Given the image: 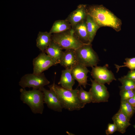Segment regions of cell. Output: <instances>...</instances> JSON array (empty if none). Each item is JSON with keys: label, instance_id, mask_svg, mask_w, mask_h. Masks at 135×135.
Instances as JSON below:
<instances>
[{"label": "cell", "instance_id": "6da1fadb", "mask_svg": "<svg viewBox=\"0 0 135 135\" xmlns=\"http://www.w3.org/2000/svg\"><path fill=\"white\" fill-rule=\"evenodd\" d=\"M88 14L100 27L108 26L116 32L121 29V20L102 5H94L87 6Z\"/></svg>", "mask_w": 135, "mask_h": 135}, {"label": "cell", "instance_id": "7a4b0ae2", "mask_svg": "<svg viewBox=\"0 0 135 135\" xmlns=\"http://www.w3.org/2000/svg\"><path fill=\"white\" fill-rule=\"evenodd\" d=\"M48 86L56 93L63 108L72 111L79 110L84 107L85 105L81 102L78 97L79 90L66 89L57 85L54 82Z\"/></svg>", "mask_w": 135, "mask_h": 135}, {"label": "cell", "instance_id": "3957f363", "mask_svg": "<svg viewBox=\"0 0 135 135\" xmlns=\"http://www.w3.org/2000/svg\"><path fill=\"white\" fill-rule=\"evenodd\" d=\"M20 98L23 102L28 105L32 112L42 114L44 108V94L39 89L26 90L22 88L20 89Z\"/></svg>", "mask_w": 135, "mask_h": 135}, {"label": "cell", "instance_id": "277c9868", "mask_svg": "<svg viewBox=\"0 0 135 135\" xmlns=\"http://www.w3.org/2000/svg\"><path fill=\"white\" fill-rule=\"evenodd\" d=\"M52 40L63 50H76L85 44L77 38L72 28L61 32L52 34Z\"/></svg>", "mask_w": 135, "mask_h": 135}, {"label": "cell", "instance_id": "5b68a950", "mask_svg": "<svg viewBox=\"0 0 135 135\" xmlns=\"http://www.w3.org/2000/svg\"><path fill=\"white\" fill-rule=\"evenodd\" d=\"M78 64L91 68L97 66L100 60L91 44H85L75 50Z\"/></svg>", "mask_w": 135, "mask_h": 135}, {"label": "cell", "instance_id": "8992f818", "mask_svg": "<svg viewBox=\"0 0 135 135\" xmlns=\"http://www.w3.org/2000/svg\"><path fill=\"white\" fill-rule=\"evenodd\" d=\"M50 82L43 72L39 74H28L21 78L19 84L22 88H32L33 89L40 90L50 83Z\"/></svg>", "mask_w": 135, "mask_h": 135}, {"label": "cell", "instance_id": "52a82bcc", "mask_svg": "<svg viewBox=\"0 0 135 135\" xmlns=\"http://www.w3.org/2000/svg\"><path fill=\"white\" fill-rule=\"evenodd\" d=\"M108 65L102 66H97L92 67L91 75L94 80L98 83L109 85L114 80H116L114 74L108 69Z\"/></svg>", "mask_w": 135, "mask_h": 135}, {"label": "cell", "instance_id": "ba28073f", "mask_svg": "<svg viewBox=\"0 0 135 135\" xmlns=\"http://www.w3.org/2000/svg\"><path fill=\"white\" fill-rule=\"evenodd\" d=\"M91 88L89 91L90 93L92 102L99 103L107 102L110 97V94L107 87L104 84H100L90 78Z\"/></svg>", "mask_w": 135, "mask_h": 135}, {"label": "cell", "instance_id": "9c48e42d", "mask_svg": "<svg viewBox=\"0 0 135 135\" xmlns=\"http://www.w3.org/2000/svg\"><path fill=\"white\" fill-rule=\"evenodd\" d=\"M55 61L44 52H42L33 60V73L39 74L56 64Z\"/></svg>", "mask_w": 135, "mask_h": 135}, {"label": "cell", "instance_id": "30bf717a", "mask_svg": "<svg viewBox=\"0 0 135 135\" xmlns=\"http://www.w3.org/2000/svg\"><path fill=\"white\" fill-rule=\"evenodd\" d=\"M47 90L43 87L40 90L44 93V103L50 109L58 112H62L63 108L57 94L52 89Z\"/></svg>", "mask_w": 135, "mask_h": 135}, {"label": "cell", "instance_id": "8fae6325", "mask_svg": "<svg viewBox=\"0 0 135 135\" xmlns=\"http://www.w3.org/2000/svg\"><path fill=\"white\" fill-rule=\"evenodd\" d=\"M87 6L86 4L79 5L66 18V19L70 23L72 27L86 20L88 14Z\"/></svg>", "mask_w": 135, "mask_h": 135}, {"label": "cell", "instance_id": "7c38bea8", "mask_svg": "<svg viewBox=\"0 0 135 135\" xmlns=\"http://www.w3.org/2000/svg\"><path fill=\"white\" fill-rule=\"evenodd\" d=\"M90 72L87 67L79 64L72 69V76L75 80L78 82V86H82L85 88L88 84V74Z\"/></svg>", "mask_w": 135, "mask_h": 135}, {"label": "cell", "instance_id": "4fadbf2b", "mask_svg": "<svg viewBox=\"0 0 135 135\" xmlns=\"http://www.w3.org/2000/svg\"><path fill=\"white\" fill-rule=\"evenodd\" d=\"M78 63L75 50L69 49L63 52L60 64L65 69H72Z\"/></svg>", "mask_w": 135, "mask_h": 135}, {"label": "cell", "instance_id": "5bb4252c", "mask_svg": "<svg viewBox=\"0 0 135 135\" xmlns=\"http://www.w3.org/2000/svg\"><path fill=\"white\" fill-rule=\"evenodd\" d=\"M112 119L116 126L117 131L122 134L131 125L127 117L120 110L113 116Z\"/></svg>", "mask_w": 135, "mask_h": 135}, {"label": "cell", "instance_id": "9a60e30c", "mask_svg": "<svg viewBox=\"0 0 135 135\" xmlns=\"http://www.w3.org/2000/svg\"><path fill=\"white\" fill-rule=\"evenodd\" d=\"M72 28L76 35L82 42L91 44L90 42L86 20L72 26Z\"/></svg>", "mask_w": 135, "mask_h": 135}, {"label": "cell", "instance_id": "2e32d148", "mask_svg": "<svg viewBox=\"0 0 135 135\" xmlns=\"http://www.w3.org/2000/svg\"><path fill=\"white\" fill-rule=\"evenodd\" d=\"M75 79L72 73V69H65L62 71L60 78L58 84L62 88L68 90L72 89L75 84Z\"/></svg>", "mask_w": 135, "mask_h": 135}, {"label": "cell", "instance_id": "e0dca14e", "mask_svg": "<svg viewBox=\"0 0 135 135\" xmlns=\"http://www.w3.org/2000/svg\"><path fill=\"white\" fill-rule=\"evenodd\" d=\"M62 50L59 45L52 40L49 46L44 52L57 64L60 63L64 52Z\"/></svg>", "mask_w": 135, "mask_h": 135}, {"label": "cell", "instance_id": "ac0fdd59", "mask_svg": "<svg viewBox=\"0 0 135 135\" xmlns=\"http://www.w3.org/2000/svg\"><path fill=\"white\" fill-rule=\"evenodd\" d=\"M52 34L47 32H39L36 40L37 47L42 52L48 48L52 41Z\"/></svg>", "mask_w": 135, "mask_h": 135}, {"label": "cell", "instance_id": "d6986e66", "mask_svg": "<svg viewBox=\"0 0 135 135\" xmlns=\"http://www.w3.org/2000/svg\"><path fill=\"white\" fill-rule=\"evenodd\" d=\"M86 21L90 42L92 44L97 31L100 27L92 17L88 14Z\"/></svg>", "mask_w": 135, "mask_h": 135}, {"label": "cell", "instance_id": "ffe728a7", "mask_svg": "<svg viewBox=\"0 0 135 135\" xmlns=\"http://www.w3.org/2000/svg\"><path fill=\"white\" fill-rule=\"evenodd\" d=\"M72 28L71 24L66 19L58 20L54 22L49 32L52 34L64 32Z\"/></svg>", "mask_w": 135, "mask_h": 135}, {"label": "cell", "instance_id": "44dd1931", "mask_svg": "<svg viewBox=\"0 0 135 135\" xmlns=\"http://www.w3.org/2000/svg\"><path fill=\"white\" fill-rule=\"evenodd\" d=\"M119 110L126 116L129 121L135 112V108L127 101H121Z\"/></svg>", "mask_w": 135, "mask_h": 135}, {"label": "cell", "instance_id": "7402d4cb", "mask_svg": "<svg viewBox=\"0 0 135 135\" xmlns=\"http://www.w3.org/2000/svg\"><path fill=\"white\" fill-rule=\"evenodd\" d=\"M118 80L122 84L119 87L120 90H135V80L123 77L119 78Z\"/></svg>", "mask_w": 135, "mask_h": 135}, {"label": "cell", "instance_id": "603a6c76", "mask_svg": "<svg viewBox=\"0 0 135 135\" xmlns=\"http://www.w3.org/2000/svg\"><path fill=\"white\" fill-rule=\"evenodd\" d=\"M78 96L81 102L84 105L92 102V99L90 92L86 91L80 86L78 92Z\"/></svg>", "mask_w": 135, "mask_h": 135}, {"label": "cell", "instance_id": "cb8c5ba5", "mask_svg": "<svg viewBox=\"0 0 135 135\" xmlns=\"http://www.w3.org/2000/svg\"><path fill=\"white\" fill-rule=\"evenodd\" d=\"M125 60V62L124 63V65L119 66L116 64H114L116 69L117 72H118L120 68L123 67H126L130 70H135V57L126 58Z\"/></svg>", "mask_w": 135, "mask_h": 135}, {"label": "cell", "instance_id": "d4e9b609", "mask_svg": "<svg viewBox=\"0 0 135 135\" xmlns=\"http://www.w3.org/2000/svg\"><path fill=\"white\" fill-rule=\"evenodd\" d=\"M135 94V90H120L121 101H127Z\"/></svg>", "mask_w": 135, "mask_h": 135}, {"label": "cell", "instance_id": "484cf974", "mask_svg": "<svg viewBox=\"0 0 135 135\" xmlns=\"http://www.w3.org/2000/svg\"><path fill=\"white\" fill-rule=\"evenodd\" d=\"M117 131V128L115 124L114 123H109L108 125L107 129L106 130V135H108L113 134Z\"/></svg>", "mask_w": 135, "mask_h": 135}, {"label": "cell", "instance_id": "4316f807", "mask_svg": "<svg viewBox=\"0 0 135 135\" xmlns=\"http://www.w3.org/2000/svg\"><path fill=\"white\" fill-rule=\"evenodd\" d=\"M123 77L135 80V70L129 71L127 74Z\"/></svg>", "mask_w": 135, "mask_h": 135}, {"label": "cell", "instance_id": "83f0119b", "mask_svg": "<svg viewBox=\"0 0 135 135\" xmlns=\"http://www.w3.org/2000/svg\"><path fill=\"white\" fill-rule=\"evenodd\" d=\"M127 101L135 108V94Z\"/></svg>", "mask_w": 135, "mask_h": 135}, {"label": "cell", "instance_id": "f1b7e54d", "mask_svg": "<svg viewBox=\"0 0 135 135\" xmlns=\"http://www.w3.org/2000/svg\"><path fill=\"white\" fill-rule=\"evenodd\" d=\"M134 128H135V124L133 126Z\"/></svg>", "mask_w": 135, "mask_h": 135}]
</instances>
